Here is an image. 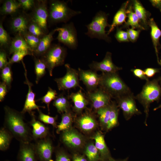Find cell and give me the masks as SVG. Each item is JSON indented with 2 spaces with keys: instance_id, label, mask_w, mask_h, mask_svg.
Segmentation results:
<instances>
[{
  "instance_id": "cell-45",
  "label": "cell",
  "mask_w": 161,
  "mask_h": 161,
  "mask_svg": "<svg viewBox=\"0 0 161 161\" xmlns=\"http://www.w3.org/2000/svg\"><path fill=\"white\" fill-rule=\"evenodd\" d=\"M141 31L139 30H135L132 28L127 29V32L129 41L132 42H136L138 38Z\"/></svg>"
},
{
  "instance_id": "cell-10",
  "label": "cell",
  "mask_w": 161,
  "mask_h": 161,
  "mask_svg": "<svg viewBox=\"0 0 161 161\" xmlns=\"http://www.w3.org/2000/svg\"><path fill=\"white\" fill-rule=\"evenodd\" d=\"M66 69V74L63 77L56 78V82L59 90H64L80 87L78 70L72 68L68 64L65 65Z\"/></svg>"
},
{
  "instance_id": "cell-5",
  "label": "cell",
  "mask_w": 161,
  "mask_h": 161,
  "mask_svg": "<svg viewBox=\"0 0 161 161\" xmlns=\"http://www.w3.org/2000/svg\"><path fill=\"white\" fill-rule=\"evenodd\" d=\"M108 22V15L105 12L100 11L96 13L91 22L86 25L87 32L86 35L91 38H96L103 40L110 43L112 39L106 33L105 28L110 27Z\"/></svg>"
},
{
  "instance_id": "cell-9",
  "label": "cell",
  "mask_w": 161,
  "mask_h": 161,
  "mask_svg": "<svg viewBox=\"0 0 161 161\" xmlns=\"http://www.w3.org/2000/svg\"><path fill=\"white\" fill-rule=\"evenodd\" d=\"M115 99L118 107L122 110L126 120H129L134 115L141 114L137 107L135 96L132 92Z\"/></svg>"
},
{
  "instance_id": "cell-27",
  "label": "cell",
  "mask_w": 161,
  "mask_h": 161,
  "mask_svg": "<svg viewBox=\"0 0 161 161\" xmlns=\"http://www.w3.org/2000/svg\"><path fill=\"white\" fill-rule=\"evenodd\" d=\"M20 50H27L33 53L23 36L18 34L16 35L12 40L9 47V53L12 54L16 51Z\"/></svg>"
},
{
  "instance_id": "cell-19",
  "label": "cell",
  "mask_w": 161,
  "mask_h": 161,
  "mask_svg": "<svg viewBox=\"0 0 161 161\" xmlns=\"http://www.w3.org/2000/svg\"><path fill=\"white\" fill-rule=\"evenodd\" d=\"M61 138L63 143L70 148L78 147L82 143V139L80 134L70 129L63 132Z\"/></svg>"
},
{
  "instance_id": "cell-54",
  "label": "cell",
  "mask_w": 161,
  "mask_h": 161,
  "mask_svg": "<svg viewBox=\"0 0 161 161\" xmlns=\"http://www.w3.org/2000/svg\"><path fill=\"white\" fill-rule=\"evenodd\" d=\"M127 158H126L123 160H114L111 157H110L106 159L102 160V161H127Z\"/></svg>"
},
{
  "instance_id": "cell-6",
  "label": "cell",
  "mask_w": 161,
  "mask_h": 161,
  "mask_svg": "<svg viewBox=\"0 0 161 161\" xmlns=\"http://www.w3.org/2000/svg\"><path fill=\"white\" fill-rule=\"evenodd\" d=\"M67 54V50L60 44L52 45L41 59L45 63L50 76L52 75V71L55 67L64 63Z\"/></svg>"
},
{
  "instance_id": "cell-22",
  "label": "cell",
  "mask_w": 161,
  "mask_h": 161,
  "mask_svg": "<svg viewBox=\"0 0 161 161\" xmlns=\"http://www.w3.org/2000/svg\"><path fill=\"white\" fill-rule=\"evenodd\" d=\"M56 31L55 29L41 38L37 47L33 52L34 56H41L47 51L52 45L53 35Z\"/></svg>"
},
{
  "instance_id": "cell-16",
  "label": "cell",
  "mask_w": 161,
  "mask_h": 161,
  "mask_svg": "<svg viewBox=\"0 0 161 161\" xmlns=\"http://www.w3.org/2000/svg\"><path fill=\"white\" fill-rule=\"evenodd\" d=\"M31 19L29 16L22 13L12 18L10 24L11 31L16 35L22 36L28 32V28Z\"/></svg>"
},
{
  "instance_id": "cell-34",
  "label": "cell",
  "mask_w": 161,
  "mask_h": 161,
  "mask_svg": "<svg viewBox=\"0 0 161 161\" xmlns=\"http://www.w3.org/2000/svg\"><path fill=\"white\" fill-rule=\"evenodd\" d=\"M53 104L58 112L64 113L69 111V103L66 97L60 95L55 99Z\"/></svg>"
},
{
  "instance_id": "cell-40",
  "label": "cell",
  "mask_w": 161,
  "mask_h": 161,
  "mask_svg": "<svg viewBox=\"0 0 161 161\" xmlns=\"http://www.w3.org/2000/svg\"><path fill=\"white\" fill-rule=\"evenodd\" d=\"M11 57L9 59V64H11L22 61L23 58L28 55L33 56V53L27 50H20L16 51L13 54Z\"/></svg>"
},
{
  "instance_id": "cell-18",
  "label": "cell",
  "mask_w": 161,
  "mask_h": 161,
  "mask_svg": "<svg viewBox=\"0 0 161 161\" xmlns=\"http://www.w3.org/2000/svg\"><path fill=\"white\" fill-rule=\"evenodd\" d=\"M131 2L133 10L139 18L140 24L145 30H148L150 13L145 9L139 1L132 0Z\"/></svg>"
},
{
  "instance_id": "cell-14",
  "label": "cell",
  "mask_w": 161,
  "mask_h": 161,
  "mask_svg": "<svg viewBox=\"0 0 161 161\" xmlns=\"http://www.w3.org/2000/svg\"><path fill=\"white\" fill-rule=\"evenodd\" d=\"M38 159L40 161H53V150L52 143L49 138L38 140L34 145Z\"/></svg>"
},
{
  "instance_id": "cell-56",
  "label": "cell",
  "mask_w": 161,
  "mask_h": 161,
  "mask_svg": "<svg viewBox=\"0 0 161 161\" xmlns=\"http://www.w3.org/2000/svg\"><path fill=\"white\" fill-rule=\"evenodd\" d=\"M158 63L161 66V60H160L159 62H158ZM159 81H160V84L161 85V77L159 78Z\"/></svg>"
},
{
  "instance_id": "cell-20",
  "label": "cell",
  "mask_w": 161,
  "mask_h": 161,
  "mask_svg": "<svg viewBox=\"0 0 161 161\" xmlns=\"http://www.w3.org/2000/svg\"><path fill=\"white\" fill-rule=\"evenodd\" d=\"M32 120L30 124L32 127V137L35 140H40L47 138L49 131L47 127L41 122L37 120L32 112L30 114Z\"/></svg>"
},
{
  "instance_id": "cell-49",
  "label": "cell",
  "mask_w": 161,
  "mask_h": 161,
  "mask_svg": "<svg viewBox=\"0 0 161 161\" xmlns=\"http://www.w3.org/2000/svg\"><path fill=\"white\" fill-rule=\"evenodd\" d=\"M161 69L149 67L146 68L143 71L145 76L148 78L153 77L156 73L159 72Z\"/></svg>"
},
{
  "instance_id": "cell-28",
  "label": "cell",
  "mask_w": 161,
  "mask_h": 161,
  "mask_svg": "<svg viewBox=\"0 0 161 161\" xmlns=\"http://www.w3.org/2000/svg\"><path fill=\"white\" fill-rule=\"evenodd\" d=\"M20 8H21L20 4L18 1L5 0L0 8V13L2 15L13 14Z\"/></svg>"
},
{
  "instance_id": "cell-7",
  "label": "cell",
  "mask_w": 161,
  "mask_h": 161,
  "mask_svg": "<svg viewBox=\"0 0 161 161\" xmlns=\"http://www.w3.org/2000/svg\"><path fill=\"white\" fill-rule=\"evenodd\" d=\"M55 29L58 32L56 39L59 42L71 49H77L78 44L77 32L73 22L66 23Z\"/></svg>"
},
{
  "instance_id": "cell-23",
  "label": "cell",
  "mask_w": 161,
  "mask_h": 161,
  "mask_svg": "<svg viewBox=\"0 0 161 161\" xmlns=\"http://www.w3.org/2000/svg\"><path fill=\"white\" fill-rule=\"evenodd\" d=\"M148 25L150 27V35L157 58V61H159L158 57V49L160 48L161 45L159 40L161 37V30L153 18H150L148 21Z\"/></svg>"
},
{
  "instance_id": "cell-42",
  "label": "cell",
  "mask_w": 161,
  "mask_h": 161,
  "mask_svg": "<svg viewBox=\"0 0 161 161\" xmlns=\"http://www.w3.org/2000/svg\"><path fill=\"white\" fill-rule=\"evenodd\" d=\"M28 32L40 38L46 34L43 32L40 26L31 19L28 26Z\"/></svg>"
},
{
  "instance_id": "cell-52",
  "label": "cell",
  "mask_w": 161,
  "mask_h": 161,
  "mask_svg": "<svg viewBox=\"0 0 161 161\" xmlns=\"http://www.w3.org/2000/svg\"><path fill=\"white\" fill-rule=\"evenodd\" d=\"M149 1L153 7L158 9L161 12V0H151Z\"/></svg>"
},
{
  "instance_id": "cell-1",
  "label": "cell",
  "mask_w": 161,
  "mask_h": 161,
  "mask_svg": "<svg viewBox=\"0 0 161 161\" xmlns=\"http://www.w3.org/2000/svg\"><path fill=\"white\" fill-rule=\"evenodd\" d=\"M4 110V127L20 143H30L32 136L24 121L23 114L7 106Z\"/></svg>"
},
{
  "instance_id": "cell-8",
  "label": "cell",
  "mask_w": 161,
  "mask_h": 161,
  "mask_svg": "<svg viewBox=\"0 0 161 161\" xmlns=\"http://www.w3.org/2000/svg\"><path fill=\"white\" fill-rule=\"evenodd\" d=\"M32 10L29 16L31 20L37 23L45 34L49 33L47 24L48 9L47 1H36Z\"/></svg>"
},
{
  "instance_id": "cell-12",
  "label": "cell",
  "mask_w": 161,
  "mask_h": 161,
  "mask_svg": "<svg viewBox=\"0 0 161 161\" xmlns=\"http://www.w3.org/2000/svg\"><path fill=\"white\" fill-rule=\"evenodd\" d=\"M89 66L91 69L95 71H100L102 73L117 72L122 68L115 65L112 59V54L109 52H106L103 59L100 62L93 61Z\"/></svg>"
},
{
  "instance_id": "cell-43",
  "label": "cell",
  "mask_w": 161,
  "mask_h": 161,
  "mask_svg": "<svg viewBox=\"0 0 161 161\" xmlns=\"http://www.w3.org/2000/svg\"><path fill=\"white\" fill-rule=\"evenodd\" d=\"M38 119L41 122L47 124L52 125L54 127L56 126V117H52L43 113L40 110H38Z\"/></svg>"
},
{
  "instance_id": "cell-44",
  "label": "cell",
  "mask_w": 161,
  "mask_h": 161,
  "mask_svg": "<svg viewBox=\"0 0 161 161\" xmlns=\"http://www.w3.org/2000/svg\"><path fill=\"white\" fill-rule=\"evenodd\" d=\"M116 31L114 36L117 41L119 42H128L129 40L127 31H124L118 27H116Z\"/></svg>"
},
{
  "instance_id": "cell-53",
  "label": "cell",
  "mask_w": 161,
  "mask_h": 161,
  "mask_svg": "<svg viewBox=\"0 0 161 161\" xmlns=\"http://www.w3.org/2000/svg\"><path fill=\"white\" fill-rule=\"evenodd\" d=\"M73 161H88L83 156L75 154L73 157Z\"/></svg>"
},
{
  "instance_id": "cell-48",
  "label": "cell",
  "mask_w": 161,
  "mask_h": 161,
  "mask_svg": "<svg viewBox=\"0 0 161 161\" xmlns=\"http://www.w3.org/2000/svg\"><path fill=\"white\" fill-rule=\"evenodd\" d=\"M131 71L135 77L142 80H145L146 81L149 80L145 75L144 71L142 69L136 68L132 69Z\"/></svg>"
},
{
  "instance_id": "cell-39",
  "label": "cell",
  "mask_w": 161,
  "mask_h": 161,
  "mask_svg": "<svg viewBox=\"0 0 161 161\" xmlns=\"http://www.w3.org/2000/svg\"><path fill=\"white\" fill-rule=\"evenodd\" d=\"M12 40L7 31L3 27L2 22L0 23V45L1 47H10Z\"/></svg>"
},
{
  "instance_id": "cell-26",
  "label": "cell",
  "mask_w": 161,
  "mask_h": 161,
  "mask_svg": "<svg viewBox=\"0 0 161 161\" xmlns=\"http://www.w3.org/2000/svg\"><path fill=\"white\" fill-rule=\"evenodd\" d=\"M93 138L95 140V146L99 152L101 160H104L111 157L103 135L98 132L96 134Z\"/></svg>"
},
{
  "instance_id": "cell-25",
  "label": "cell",
  "mask_w": 161,
  "mask_h": 161,
  "mask_svg": "<svg viewBox=\"0 0 161 161\" xmlns=\"http://www.w3.org/2000/svg\"><path fill=\"white\" fill-rule=\"evenodd\" d=\"M69 97L73 102L74 109L77 113L81 112L89 103L87 97H86L81 89L76 92L72 93Z\"/></svg>"
},
{
  "instance_id": "cell-38",
  "label": "cell",
  "mask_w": 161,
  "mask_h": 161,
  "mask_svg": "<svg viewBox=\"0 0 161 161\" xmlns=\"http://www.w3.org/2000/svg\"><path fill=\"white\" fill-rule=\"evenodd\" d=\"M22 36L33 53L37 47L41 38L34 35L28 32Z\"/></svg>"
},
{
  "instance_id": "cell-31",
  "label": "cell",
  "mask_w": 161,
  "mask_h": 161,
  "mask_svg": "<svg viewBox=\"0 0 161 161\" xmlns=\"http://www.w3.org/2000/svg\"><path fill=\"white\" fill-rule=\"evenodd\" d=\"M110 118L107 129V131L116 127L118 124V116L119 109L117 103L111 100Z\"/></svg>"
},
{
  "instance_id": "cell-3",
  "label": "cell",
  "mask_w": 161,
  "mask_h": 161,
  "mask_svg": "<svg viewBox=\"0 0 161 161\" xmlns=\"http://www.w3.org/2000/svg\"><path fill=\"white\" fill-rule=\"evenodd\" d=\"M159 78L146 81L141 92L135 97V99L144 108L145 114L144 122L145 125L147 124L150 104L155 101H158L161 96V86L159 84Z\"/></svg>"
},
{
  "instance_id": "cell-55",
  "label": "cell",
  "mask_w": 161,
  "mask_h": 161,
  "mask_svg": "<svg viewBox=\"0 0 161 161\" xmlns=\"http://www.w3.org/2000/svg\"><path fill=\"white\" fill-rule=\"evenodd\" d=\"M161 104L159 106H157V107L155 108L154 109V111H156V110H157L159 109H161Z\"/></svg>"
},
{
  "instance_id": "cell-2",
  "label": "cell",
  "mask_w": 161,
  "mask_h": 161,
  "mask_svg": "<svg viewBox=\"0 0 161 161\" xmlns=\"http://www.w3.org/2000/svg\"><path fill=\"white\" fill-rule=\"evenodd\" d=\"M99 87L112 97L116 98L132 92L117 72L102 73Z\"/></svg>"
},
{
  "instance_id": "cell-37",
  "label": "cell",
  "mask_w": 161,
  "mask_h": 161,
  "mask_svg": "<svg viewBox=\"0 0 161 161\" xmlns=\"http://www.w3.org/2000/svg\"><path fill=\"white\" fill-rule=\"evenodd\" d=\"M10 64H9L7 66L1 69V77L2 82L7 85L8 88H10L12 81V73Z\"/></svg>"
},
{
  "instance_id": "cell-30",
  "label": "cell",
  "mask_w": 161,
  "mask_h": 161,
  "mask_svg": "<svg viewBox=\"0 0 161 161\" xmlns=\"http://www.w3.org/2000/svg\"><path fill=\"white\" fill-rule=\"evenodd\" d=\"M110 103L108 105L97 110L101 126L106 131L110 118L111 108Z\"/></svg>"
},
{
  "instance_id": "cell-15",
  "label": "cell",
  "mask_w": 161,
  "mask_h": 161,
  "mask_svg": "<svg viewBox=\"0 0 161 161\" xmlns=\"http://www.w3.org/2000/svg\"><path fill=\"white\" fill-rule=\"evenodd\" d=\"M24 69V75L25 80L24 83L27 85L28 87V93L27 94L24 107L21 112L24 114L28 112L30 114L32 112V111L35 109L40 110V108H45L44 106H40L37 105L35 101V94L33 92L32 89L33 84L30 82L28 79L27 76V71L25 65L22 61Z\"/></svg>"
},
{
  "instance_id": "cell-36",
  "label": "cell",
  "mask_w": 161,
  "mask_h": 161,
  "mask_svg": "<svg viewBox=\"0 0 161 161\" xmlns=\"http://www.w3.org/2000/svg\"><path fill=\"white\" fill-rule=\"evenodd\" d=\"M89 161H99L101 159L99 151L93 143L89 144L85 152Z\"/></svg>"
},
{
  "instance_id": "cell-33",
  "label": "cell",
  "mask_w": 161,
  "mask_h": 161,
  "mask_svg": "<svg viewBox=\"0 0 161 161\" xmlns=\"http://www.w3.org/2000/svg\"><path fill=\"white\" fill-rule=\"evenodd\" d=\"M72 116L69 111L63 113L61 120L57 126V132L64 131L70 129L72 123Z\"/></svg>"
},
{
  "instance_id": "cell-35",
  "label": "cell",
  "mask_w": 161,
  "mask_h": 161,
  "mask_svg": "<svg viewBox=\"0 0 161 161\" xmlns=\"http://www.w3.org/2000/svg\"><path fill=\"white\" fill-rule=\"evenodd\" d=\"M34 57L35 71L36 75V83L37 84L40 79L46 73V65L41 59Z\"/></svg>"
},
{
  "instance_id": "cell-50",
  "label": "cell",
  "mask_w": 161,
  "mask_h": 161,
  "mask_svg": "<svg viewBox=\"0 0 161 161\" xmlns=\"http://www.w3.org/2000/svg\"><path fill=\"white\" fill-rule=\"evenodd\" d=\"M55 161H70L68 155L64 151H58L56 154Z\"/></svg>"
},
{
  "instance_id": "cell-4",
  "label": "cell",
  "mask_w": 161,
  "mask_h": 161,
  "mask_svg": "<svg viewBox=\"0 0 161 161\" xmlns=\"http://www.w3.org/2000/svg\"><path fill=\"white\" fill-rule=\"evenodd\" d=\"M81 13L80 11L73 10L64 1L51 0L48 9V21L51 24L66 23L72 17Z\"/></svg>"
},
{
  "instance_id": "cell-47",
  "label": "cell",
  "mask_w": 161,
  "mask_h": 161,
  "mask_svg": "<svg viewBox=\"0 0 161 161\" xmlns=\"http://www.w3.org/2000/svg\"><path fill=\"white\" fill-rule=\"evenodd\" d=\"M7 54L4 49H1L0 51V69H1L9 64L7 58Z\"/></svg>"
},
{
  "instance_id": "cell-21",
  "label": "cell",
  "mask_w": 161,
  "mask_h": 161,
  "mask_svg": "<svg viewBox=\"0 0 161 161\" xmlns=\"http://www.w3.org/2000/svg\"><path fill=\"white\" fill-rule=\"evenodd\" d=\"M129 2V1H127L123 3L115 13L113 17L112 23L107 32L108 35H109L112 32L115 28L122 24L126 22L127 11Z\"/></svg>"
},
{
  "instance_id": "cell-24",
  "label": "cell",
  "mask_w": 161,
  "mask_h": 161,
  "mask_svg": "<svg viewBox=\"0 0 161 161\" xmlns=\"http://www.w3.org/2000/svg\"><path fill=\"white\" fill-rule=\"evenodd\" d=\"M127 17L128 19L120 28L121 29H128L130 26L134 29L140 30H145L140 24L138 18L133 10L132 4L130 2L127 9Z\"/></svg>"
},
{
  "instance_id": "cell-17",
  "label": "cell",
  "mask_w": 161,
  "mask_h": 161,
  "mask_svg": "<svg viewBox=\"0 0 161 161\" xmlns=\"http://www.w3.org/2000/svg\"><path fill=\"white\" fill-rule=\"evenodd\" d=\"M37 159L34 145L30 143H20L18 161H37Z\"/></svg>"
},
{
  "instance_id": "cell-46",
  "label": "cell",
  "mask_w": 161,
  "mask_h": 161,
  "mask_svg": "<svg viewBox=\"0 0 161 161\" xmlns=\"http://www.w3.org/2000/svg\"><path fill=\"white\" fill-rule=\"evenodd\" d=\"M21 7L24 10H29L34 7L35 1L33 0H18Z\"/></svg>"
},
{
  "instance_id": "cell-57",
  "label": "cell",
  "mask_w": 161,
  "mask_h": 161,
  "mask_svg": "<svg viewBox=\"0 0 161 161\" xmlns=\"http://www.w3.org/2000/svg\"></svg>"
},
{
  "instance_id": "cell-29",
  "label": "cell",
  "mask_w": 161,
  "mask_h": 161,
  "mask_svg": "<svg viewBox=\"0 0 161 161\" xmlns=\"http://www.w3.org/2000/svg\"><path fill=\"white\" fill-rule=\"evenodd\" d=\"M78 123L80 128L83 131H89L93 130L96 126L93 117L89 114L83 115L79 118Z\"/></svg>"
},
{
  "instance_id": "cell-41",
  "label": "cell",
  "mask_w": 161,
  "mask_h": 161,
  "mask_svg": "<svg viewBox=\"0 0 161 161\" xmlns=\"http://www.w3.org/2000/svg\"><path fill=\"white\" fill-rule=\"evenodd\" d=\"M56 91L50 87H49L48 89L46 94L41 99L42 102L46 104L47 105L48 111L49 112V106L50 102L53 100H55L57 97Z\"/></svg>"
},
{
  "instance_id": "cell-13",
  "label": "cell",
  "mask_w": 161,
  "mask_h": 161,
  "mask_svg": "<svg viewBox=\"0 0 161 161\" xmlns=\"http://www.w3.org/2000/svg\"><path fill=\"white\" fill-rule=\"evenodd\" d=\"M79 80L82 81L86 86L88 92H92L99 86L100 75L92 70H84L78 69Z\"/></svg>"
},
{
  "instance_id": "cell-11",
  "label": "cell",
  "mask_w": 161,
  "mask_h": 161,
  "mask_svg": "<svg viewBox=\"0 0 161 161\" xmlns=\"http://www.w3.org/2000/svg\"><path fill=\"white\" fill-rule=\"evenodd\" d=\"M87 97L93 108L97 111L109 105L111 101V97L100 87L92 92H88Z\"/></svg>"
},
{
  "instance_id": "cell-51",
  "label": "cell",
  "mask_w": 161,
  "mask_h": 161,
  "mask_svg": "<svg viewBox=\"0 0 161 161\" xmlns=\"http://www.w3.org/2000/svg\"><path fill=\"white\" fill-rule=\"evenodd\" d=\"M8 89L7 85L4 82H0V101L2 102L4 100L7 92Z\"/></svg>"
},
{
  "instance_id": "cell-32",
  "label": "cell",
  "mask_w": 161,
  "mask_h": 161,
  "mask_svg": "<svg viewBox=\"0 0 161 161\" xmlns=\"http://www.w3.org/2000/svg\"><path fill=\"white\" fill-rule=\"evenodd\" d=\"M13 137L4 127L0 130V150L4 151L9 148Z\"/></svg>"
}]
</instances>
